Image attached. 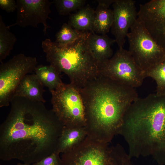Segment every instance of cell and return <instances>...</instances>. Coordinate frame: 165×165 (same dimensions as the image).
Here are the masks:
<instances>
[{"label":"cell","mask_w":165,"mask_h":165,"mask_svg":"<svg viewBox=\"0 0 165 165\" xmlns=\"http://www.w3.org/2000/svg\"><path fill=\"white\" fill-rule=\"evenodd\" d=\"M127 36L128 51L145 73L165 59V49L159 45L137 18Z\"/></svg>","instance_id":"5b68a950"},{"label":"cell","mask_w":165,"mask_h":165,"mask_svg":"<svg viewBox=\"0 0 165 165\" xmlns=\"http://www.w3.org/2000/svg\"><path fill=\"white\" fill-rule=\"evenodd\" d=\"M115 0H97L98 3H100L109 7L112 4Z\"/></svg>","instance_id":"484cf974"},{"label":"cell","mask_w":165,"mask_h":165,"mask_svg":"<svg viewBox=\"0 0 165 165\" xmlns=\"http://www.w3.org/2000/svg\"><path fill=\"white\" fill-rule=\"evenodd\" d=\"M95 11L93 31L97 34H106L109 31L113 24L112 10L105 5L98 3Z\"/></svg>","instance_id":"e0dca14e"},{"label":"cell","mask_w":165,"mask_h":165,"mask_svg":"<svg viewBox=\"0 0 165 165\" xmlns=\"http://www.w3.org/2000/svg\"><path fill=\"white\" fill-rule=\"evenodd\" d=\"M17 40L15 35L9 30L0 16V62L8 56Z\"/></svg>","instance_id":"d6986e66"},{"label":"cell","mask_w":165,"mask_h":165,"mask_svg":"<svg viewBox=\"0 0 165 165\" xmlns=\"http://www.w3.org/2000/svg\"><path fill=\"white\" fill-rule=\"evenodd\" d=\"M146 77H150L156 83V94L165 95V59L161 63L145 73Z\"/></svg>","instance_id":"7402d4cb"},{"label":"cell","mask_w":165,"mask_h":165,"mask_svg":"<svg viewBox=\"0 0 165 165\" xmlns=\"http://www.w3.org/2000/svg\"><path fill=\"white\" fill-rule=\"evenodd\" d=\"M44 87L35 74H27L17 86L13 98L23 97L44 103L46 101L43 96Z\"/></svg>","instance_id":"5bb4252c"},{"label":"cell","mask_w":165,"mask_h":165,"mask_svg":"<svg viewBox=\"0 0 165 165\" xmlns=\"http://www.w3.org/2000/svg\"><path fill=\"white\" fill-rule=\"evenodd\" d=\"M88 136L62 153L61 165H105L109 146Z\"/></svg>","instance_id":"9c48e42d"},{"label":"cell","mask_w":165,"mask_h":165,"mask_svg":"<svg viewBox=\"0 0 165 165\" xmlns=\"http://www.w3.org/2000/svg\"><path fill=\"white\" fill-rule=\"evenodd\" d=\"M38 62L35 57L23 53L14 56L0 65V107L10 104L18 85L27 74L35 72Z\"/></svg>","instance_id":"52a82bcc"},{"label":"cell","mask_w":165,"mask_h":165,"mask_svg":"<svg viewBox=\"0 0 165 165\" xmlns=\"http://www.w3.org/2000/svg\"><path fill=\"white\" fill-rule=\"evenodd\" d=\"M44 103L15 97L0 126V159L31 165L56 149L64 127Z\"/></svg>","instance_id":"6da1fadb"},{"label":"cell","mask_w":165,"mask_h":165,"mask_svg":"<svg viewBox=\"0 0 165 165\" xmlns=\"http://www.w3.org/2000/svg\"><path fill=\"white\" fill-rule=\"evenodd\" d=\"M35 72L44 86L48 88L50 92L55 90L63 83L60 75L61 73L51 65H37Z\"/></svg>","instance_id":"ac0fdd59"},{"label":"cell","mask_w":165,"mask_h":165,"mask_svg":"<svg viewBox=\"0 0 165 165\" xmlns=\"http://www.w3.org/2000/svg\"><path fill=\"white\" fill-rule=\"evenodd\" d=\"M85 32L75 29L68 24L64 23L56 35L55 42L61 45L72 43L81 37Z\"/></svg>","instance_id":"44dd1931"},{"label":"cell","mask_w":165,"mask_h":165,"mask_svg":"<svg viewBox=\"0 0 165 165\" xmlns=\"http://www.w3.org/2000/svg\"><path fill=\"white\" fill-rule=\"evenodd\" d=\"M88 42L94 57L100 66L113 55L111 46L116 41L106 34L99 35L93 31H90Z\"/></svg>","instance_id":"4fadbf2b"},{"label":"cell","mask_w":165,"mask_h":165,"mask_svg":"<svg viewBox=\"0 0 165 165\" xmlns=\"http://www.w3.org/2000/svg\"><path fill=\"white\" fill-rule=\"evenodd\" d=\"M139 7L138 18L156 42L165 49V0H151Z\"/></svg>","instance_id":"8fae6325"},{"label":"cell","mask_w":165,"mask_h":165,"mask_svg":"<svg viewBox=\"0 0 165 165\" xmlns=\"http://www.w3.org/2000/svg\"><path fill=\"white\" fill-rule=\"evenodd\" d=\"M50 92L52 110L64 126L85 127L84 106L78 88L63 82Z\"/></svg>","instance_id":"8992f818"},{"label":"cell","mask_w":165,"mask_h":165,"mask_svg":"<svg viewBox=\"0 0 165 165\" xmlns=\"http://www.w3.org/2000/svg\"><path fill=\"white\" fill-rule=\"evenodd\" d=\"M112 7L113 21L111 31L119 48H122L129 29L137 19L135 1L115 0Z\"/></svg>","instance_id":"7c38bea8"},{"label":"cell","mask_w":165,"mask_h":165,"mask_svg":"<svg viewBox=\"0 0 165 165\" xmlns=\"http://www.w3.org/2000/svg\"><path fill=\"white\" fill-rule=\"evenodd\" d=\"M119 134L126 142L131 159L152 156L165 163V95L138 97L123 119Z\"/></svg>","instance_id":"3957f363"},{"label":"cell","mask_w":165,"mask_h":165,"mask_svg":"<svg viewBox=\"0 0 165 165\" xmlns=\"http://www.w3.org/2000/svg\"><path fill=\"white\" fill-rule=\"evenodd\" d=\"M87 136L109 144L119 134L124 115L138 97L134 88L99 75L79 88Z\"/></svg>","instance_id":"7a4b0ae2"},{"label":"cell","mask_w":165,"mask_h":165,"mask_svg":"<svg viewBox=\"0 0 165 165\" xmlns=\"http://www.w3.org/2000/svg\"><path fill=\"white\" fill-rule=\"evenodd\" d=\"M86 2L85 0H54L52 2L55 4L59 14L66 15L83 7Z\"/></svg>","instance_id":"603a6c76"},{"label":"cell","mask_w":165,"mask_h":165,"mask_svg":"<svg viewBox=\"0 0 165 165\" xmlns=\"http://www.w3.org/2000/svg\"><path fill=\"white\" fill-rule=\"evenodd\" d=\"M95 16V11L93 9L88 5L85 6L70 15L68 24L78 31H92Z\"/></svg>","instance_id":"2e32d148"},{"label":"cell","mask_w":165,"mask_h":165,"mask_svg":"<svg viewBox=\"0 0 165 165\" xmlns=\"http://www.w3.org/2000/svg\"><path fill=\"white\" fill-rule=\"evenodd\" d=\"M99 74L135 88L141 86L145 73L128 51L119 48L112 56L100 66Z\"/></svg>","instance_id":"ba28073f"},{"label":"cell","mask_w":165,"mask_h":165,"mask_svg":"<svg viewBox=\"0 0 165 165\" xmlns=\"http://www.w3.org/2000/svg\"><path fill=\"white\" fill-rule=\"evenodd\" d=\"M86 31L74 42L61 45L49 38L43 41L42 47L47 61L68 77L70 83L78 88L84 87L99 75L100 65L90 49Z\"/></svg>","instance_id":"277c9868"},{"label":"cell","mask_w":165,"mask_h":165,"mask_svg":"<svg viewBox=\"0 0 165 165\" xmlns=\"http://www.w3.org/2000/svg\"><path fill=\"white\" fill-rule=\"evenodd\" d=\"M17 165H30L26 164L24 163H17Z\"/></svg>","instance_id":"4316f807"},{"label":"cell","mask_w":165,"mask_h":165,"mask_svg":"<svg viewBox=\"0 0 165 165\" xmlns=\"http://www.w3.org/2000/svg\"><path fill=\"white\" fill-rule=\"evenodd\" d=\"M87 135L85 127L64 126L55 151L62 153L77 145Z\"/></svg>","instance_id":"9a60e30c"},{"label":"cell","mask_w":165,"mask_h":165,"mask_svg":"<svg viewBox=\"0 0 165 165\" xmlns=\"http://www.w3.org/2000/svg\"><path fill=\"white\" fill-rule=\"evenodd\" d=\"M60 154L55 151L49 156L35 163L32 165H61Z\"/></svg>","instance_id":"cb8c5ba5"},{"label":"cell","mask_w":165,"mask_h":165,"mask_svg":"<svg viewBox=\"0 0 165 165\" xmlns=\"http://www.w3.org/2000/svg\"><path fill=\"white\" fill-rule=\"evenodd\" d=\"M0 7L8 13L13 12L17 8L15 0H0Z\"/></svg>","instance_id":"d4e9b609"},{"label":"cell","mask_w":165,"mask_h":165,"mask_svg":"<svg viewBox=\"0 0 165 165\" xmlns=\"http://www.w3.org/2000/svg\"><path fill=\"white\" fill-rule=\"evenodd\" d=\"M16 22L8 26V28L17 25L22 28L27 26L37 27L40 23L44 26L45 35L50 27L47 20L50 19V9L52 2L48 0H17Z\"/></svg>","instance_id":"30bf717a"},{"label":"cell","mask_w":165,"mask_h":165,"mask_svg":"<svg viewBox=\"0 0 165 165\" xmlns=\"http://www.w3.org/2000/svg\"><path fill=\"white\" fill-rule=\"evenodd\" d=\"M128 153L120 144L109 147L105 165H133Z\"/></svg>","instance_id":"ffe728a7"}]
</instances>
